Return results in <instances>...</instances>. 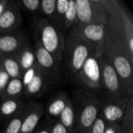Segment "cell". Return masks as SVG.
<instances>
[{
  "label": "cell",
  "instance_id": "obj_9",
  "mask_svg": "<svg viewBox=\"0 0 133 133\" xmlns=\"http://www.w3.org/2000/svg\"><path fill=\"white\" fill-rule=\"evenodd\" d=\"M131 97L125 96L121 98L108 97L103 103L101 102L100 114L107 123L120 124L127 110L128 103Z\"/></svg>",
  "mask_w": 133,
  "mask_h": 133
},
{
  "label": "cell",
  "instance_id": "obj_27",
  "mask_svg": "<svg viewBox=\"0 0 133 133\" xmlns=\"http://www.w3.org/2000/svg\"><path fill=\"white\" fill-rule=\"evenodd\" d=\"M19 2L26 10L34 13L40 9V0H22Z\"/></svg>",
  "mask_w": 133,
  "mask_h": 133
},
{
  "label": "cell",
  "instance_id": "obj_13",
  "mask_svg": "<svg viewBox=\"0 0 133 133\" xmlns=\"http://www.w3.org/2000/svg\"><path fill=\"white\" fill-rule=\"evenodd\" d=\"M26 46V38L21 34H6L0 36V52L5 55L17 54Z\"/></svg>",
  "mask_w": 133,
  "mask_h": 133
},
{
  "label": "cell",
  "instance_id": "obj_5",
  "mask_svg": "<svg viewBox=\"0 0 133 133\" xmlns=\"http://www.w3.org/2000/svg\"><path fill=\"white\" fill-rule=\"evenodd\" d=\"M77 24H106V11L101 0H75Z\"/></svg>",
  "mask_w": 133,
  "mask_h": 133
},
{
  "label": "cell",
  "instance_id": "obj_3",
  "mask_svg": "<svg viewBox=\"0 0 133 133\" xmlns=\"http://www.w3.org/2000/svg\"><path fill=\"white\" fill-rule=\"evenodd\" d=\"M77 105L76 110L74 109L77 129L79 133H86L99 115L101 102L94 94L87 91L79 94Z\"/></svg>",
  "mask_w": 133,
  "mask_h": 133
},
{
  "label": "cell",
  "instance_id": "obj_26",
  "mask_svg": "<svg viewBox=\"0 0 133 133\" xmlns=\"http://www.w3.org/2000/svg\"><path fill=\"white\" fill-rule=\"evenodd\" d=\"M37 69V65L36 63L32 68H30V69L26 70L24 72H23L22 76H21V81H22L23 88L26 87L30 83V81L33 79V78L34 77V76L36 74Z\"/></svg>",
  "mask_w": 133,
  "mask_h": 133
},
{
  "label": "cell",
  "instance_id": "obj_20",
  "mask_svg": "<svg viewBox=\"0 0 133 133\" xmlns=\"http://www.w3.org/2000/svg\"><path fill=\"white\" fill-rule=\"evenodd\" d=\"M21 107V102L17 98L5 99L0 104V116L5 118L12 116Z\"/></svg>",
  "mask_w": 133,
  "mask_h": 133
},
{
  "label": "cell",
  "instance_id": "obj_2",
  "mask_svg": "<svg viewBox=\"0 0 133 133\" xmlns=\"http://www.w3.org/2000/svg\"><path fill=\"white\" fill-rule=\"evenodd\" d=\"M37 43L48 51L59 63L65 51V41L62 31L50 20H37L35 26Z\"/></svg>",
  "mask_w": 133,
  "mask_h": 133
},
{
  "label": "cell",
  "instance_id": "obj_6",
  "mask_svg": "<svg viewBox=\"0 0 133 133\" xmlns=\"http://www.w3.org/2000/svg\"><path fill=\"white\" fill-rule=\"evenodd\" d=\"M93 49L94 55L98 58L104 54L105 27L102 24H76L73 30Z\"/></svg>",
  "mask_w": 133,
  "mask_h": 133
},
{
  "label": "cell",
  "instance_id": "obj_31",
  "mask_svg": "<svg viewBox=\"0 0 133 133\" xmlns=\"http://www.w3.org/2000/svg\"><path fill=\"white\" fill-rule=\"evenodd\" d=\"M8 2H9L6 1V0H2V1H0V16L2 14V12H4V10L5 9Z\"/></svg>",
  "mask_w": 133,
  "mask_h": 133
},
{
  "label": "cell",
  "instance_id": "obj_7",
  "mask_svg": "<svg viewBox=\"0 0 133 133\" xmlns=\"http://www.w3.org/2000/svg\"><path fill=\"white\" fill-rule=\"evenodd\" d=\"M97 58L101 67V86L105 89L108 97L121 98L128 96L124 90L118 75L110 62L104 57V55H101Z\"/></svg>",
  "mask_w": 133,
  "mask_h": 133
},
{
  "label": "cell",
  "instance_id": "obj_12",
  "mask_svg": "<svg viewBox=\"0 0 133 133\" xmlns=\"http://www.w3.org/2000/svg\"><path fill=\"white\" fill-rule=\"evenodd\" d=\"M44 114V108L37 103H30L19 133H34Z\"/></svg>",
  "mask_w": 133,
  "mask_h": 133
},
{
  "label": "cell",
  "instance_id": "obj_15",
  "mask_svg": "<svg viewBox=\"0 0 133 133\" xmlns=\"http://www.w3.org/2000/svg\"><path fill=\"white\" fill-rule=\"evenodd\" d=\"M15 58L19 65L22 74L26 70L32 68L36 64L34 49L28 45L22 48L17 54H16Z\"/></svg>",
  "mask_w": 133,
  "mask_h": 133
},
{
  "label": "cell",
  "instance_id": "obj_19",
  "mask_svg": "<svg viewBox=\"0 0 133 133\" xmlns=\"http://www.w3.org/2000/svg\"><path fill=\"white\" fill-rule=\"evenodd\" d=\"M23 91V86L21 81V78L10 79L1 98L2 100L9 98H17L20 94H22Z\"/></svg>",
  "mask_w": 133,
  "mask_h": 133
},
{
  "label": "cell",
  "instance_id": "obj_10",
  "mask_svg": "<svg viewBox=\"0 0 133 133\" xmlns=\"http://www.w3.org/2000/svg\"><path fill=\"white\" fill-rule=\"evenodd\" d=\"M34 52L37 65L46 75L49 81H59V65L55 58L37 42Z\"/></svg>",
  "mask_w": 133,
  "mask_h": 133
},
{
  "label": "cell",
  "instance_id": "obj_4",
  "mask_svg": "<svg viewBox=\"0 0 133 133\" xmlns=\"http://www.w3.org/2000/svg\"><path fill=\"white\" fill-rule=\"evenodd\" d=\"M65 50L69 69L74 76L77 75L86 60L94 55L92 48L73 30L66 40Z\"/></svg>",
  "mask_w": 133,
  "mask_h": 133
},
{
  "label": "cell",
  "instance_id": "obj_11",
  "mask_svg": "<svg viewBox=\"0 0 133 133\" xmlns=\"http://www.w3.org/2000/svg\"><path fill=\"white\" fill-rule=\"evenodd\" d=\"M21 17L18 5L14 2H8L7 6L0 16V33L12 32L20 23Z\"/></svg>",
  "mask_w": 133,
  "mask_h": 133
},
{
  "label": "cell",
  "instance_id": "obj_23",
  "mask_svg": "<svg viewBox=\"0 0 133 133\" xmlns=\"http://www.w3.org/2000/svg\"><path fill=\"white\" fill-rule=\"evenodd\" d=\"M77 24V11L75 0H69L64 17V29H69Z\"/></svg>",
  "mask_w": 133,
  "mask_h": 133
},
{
  "label": "cell",
  "instance_id": "obj_33",
  "mask_svg": "<svg viewBox=\"0 0 133 133\" xmlns=\"http://www.w3.org/2000/svg\"><path fill=\"white\" fill-rule=\"evenodd\" d=\"M121 133H133V129H121Z\"/></svg>",
  "mask_w": 133,
  "mask_h": 133
},
{
  "label": "cell",
  "instance_id": "obj_21",
  "mask_svg": "<svg viewBox=\"0 0 133 133\" xmlns=\"http://www.w3.org/2000/svg\"><path fill=\"white\" fill-rule=\"evenodd\" d=\"M69 99V98L65 94L57 96L48 105V114L51 117H58L64 110Z\"/></svg>",
  "mask_w": 133,
  "mask_h": 133
},
{
  "label": "cell",
  "instance_id": "obj_24",
  "mask_svg": "<svg viewBox=\"0 0 133 133\" xmlns=\"http://www.w3.org/2000/svg\"><path fill=\"white\" fill-rule=\"evenodd\" d=\"M56 1L57 0H42L40 2V9L48 18L52 20V22L55 18Z\"/></svg>",
  "mask_w": 133,
  "mask_h": 133
},
{
  "label": "cell",
  "instance_id": "obj_18",
  "mask_svg": "<svg viewBox=\"0 0 133 133\" xmlns=\"http://www.w3.org/2000/svg\"><path fill=\"white\" fill-rule=\"evenodd\" d=\"M0 65L9 75L10 79L21 78L22 72L16 59L13 57H4L0 58Z\"/></svg>",
  "mask_w": 133,
  "mask_h": 133
},
{
  "label": "cell",
  "instance_id": "obj_28",
  "mask_svg": "<svg viewBox=\"0 0 133 133\" xmlns=\"http://www.w3.org/2000/svg\"><path fill=\"white\" fill-rule=\"evenodd\" d=\"M9 80H10V77L0 65V97H2L4 90Z\"/></svg>",
  "mask_w": 133,
  "mask_h": 133
},
{
  "label": "cell",
  "instance_id": "obj_17",
  "mask_svg": "<svg viewBox=\"0 0 133 133\" xmlns=\"http://www.w3.org/2000/svg\"><path fill=\"white\" fill-rule=\"evenodd\" d=\"M29 104L22 106L21 108L12 116L2 133H19L23 121L28 111Z\"/></svg>",
  "mask_w": 133,
  "mask_h": 133
},
{
  "label": "cell",
  "instance_id": "obj_25",
  "mask_svg": "<svg viewBox=\"0 0 133 133\" xmlns=\"http://www.w3.org/2000/svg\"><path fill=\"white\" fill-rule=\"evenodd\" d=\"M105 126H106V122L104 120L101 115L99 113L97 120L86 133H104Z\"/></svg>",
  "mask_w": 133,
  "mask_h": 133
},
{
  "label": "cell",
  "instance_id": "obj_16",
  "mask_svg": "<svg viewBox=\"0 0 133 133\" xmlns=\"http://www.w3.org/2000/svg\"><path fill=\"white\" fill-rule=\"evenodd\" d=\"M58 117L60 119L59 122L68 130V132H73L74 127L76 125V114L73 102L70 99L68 100L64 110Z\"/></svg>",
  "mask_w": 133,
  "mask_h": 133
},
{
  "label": "cell",
  "instance_id": "obj_8",
  "mask_svg": "<svg viewBox=\"0 0 133 133\" xmlns=\"http://www.w3.org/2000/svg\"><path fill=\"white\" fill-rule=\"evenodd\" d=\"M77 81L87 90L99 91L101 88V72L98 58L91 55L76 76Z\"/></svg>",
  "mask_w": 133,
  "mask_h": 133
},
{
  "label": "cell",
  "instance_id": "obj_32",
  "mask_svg": "<svg viewBox=\"0 0 133 133\" xmlns=\"http://www.w3.org/2000/svg\"><path fill=\"white\" fill-rule=\"evenodd\" d=\"M51 126L44 127V128L41 129L38 131H34V133H50L51 132Z\"/></svg>",
  "mask_w": 133,
  "mask_h": 133
},
{
  "label": "cell",
  "instance_id": "obj_22",
  "mask_svg": "<svg viewBox=\"0 0 133 133\" xmlns=\"http://www.w3.org/2000/svg\"><path fill=\"white\" fill-rule=\"evenodd\" d=\"M69 0H57L53 23L60 30L64 28V17Z\"/></svg>",
  "mask_w": 133,
  "mask_h": 133
},
{
  "label": "cell",
  "instance_id": "obj_1",
  "mask_svg": "<svg viewBox=\"0 0 133 133\" xmlns=\"http://www.w3.org/2000/svg\"><path fill=\"white\" fill-rule=\"evenodd\" d=\"M106 11L104 44L121 50L133 60V22L116 0H101Z\"/></svg>",
  "mask_w": 133,
  "mask_h": 133
},
{
  "label": "cell",
  "instance_id": "obj_29",
  "mask_svg": "<svg viewBox=\"0 0 133 133\" xmlns=\"http://www.w3.org/2000/svg\"><path fill=\"white\" fill-rule=\"evenodd\" d=\"M104 133H121V126L118 123H107Z\"/></svg>",
  "mask_w": 133,
  "mask_h": 133
},
{
  "label": "cell",
  "instance_id": "obj_30",
  "mask_svg": "<svg viewBox=\"0 0 133 133\" xmlns=\"http://www.w3.org/2000/svg\"><path fill=\"white\" fill-rule=\"evenodd\" d=\"M50 133H69V132L59 122H58L51 126Z\"/></svg>",
  "mask_w": 133,
  "mask_h": 133
},
{
  "label": "cell",
  "instance_id": "obj_14",
  "mask_svg": "<svg viewBox=\"0 0 133 133\" xmlns=\"http://www.w3.org/2000/svg\"><path fill=\"white\" fill-rule=\"evenodd\" d=\"M49 79L37 65L36 74L30 83L23 88L26 97H34L39 95L45 89Z\"/></svg>",
  "mask_w": 133,
  "mask_h": 133
}]
</instances>
